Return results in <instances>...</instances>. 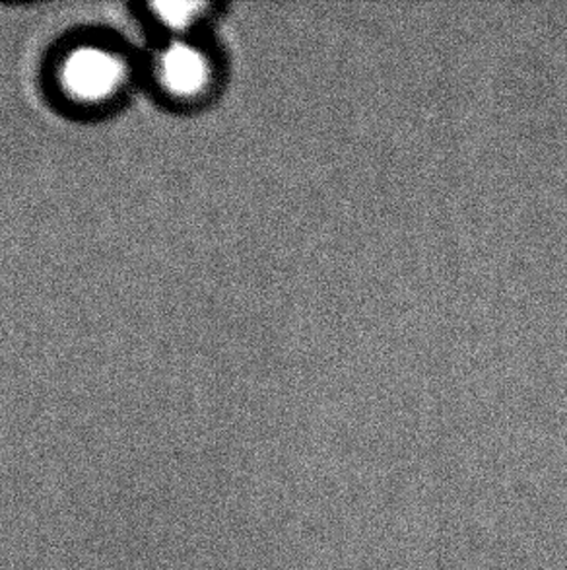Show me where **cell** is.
Wrapping results in <instances>:
<instances>
[{"mask_svg":"<svg viewBox=\"0 0 567 570\" xmlns=\"http://www.w3.org/2000/svg\"><path fill=\"white\" fill-rule=\"evenodd\" d=\"M132 78L129 55L103 39H82L64 47L51 70L57 98L84 114L117 108L131 90Z\"/></svg>","mask_w":567,"mask_h":570,"instance_id":"1","label":"cell"},{"mask_svg":"<svg viewBox=\"0 0 567 570\" xmlns=\"http://www.w3.org/2000/svg\"><path fill=\"white\" fill-rule=\"evenodd\" d=\"M146 67L156 94L173 108H200L222 85V62L200 36L161 39Z\"/></svg>","mask_w":567,"mask_h":570,"instance_id":"2","label":"cell"},{"mask_svg":"<svg viewBox=\"0 0 567 570\" xmlns=\"http://www.w3.org/2000/svg\"><path fill=\"white\" fill-rule=\"evenodd\" d=\"M148 20L160 31L161 39L199 38L216 16L210 2H152L145 7Z\"/></svg>","mask_w":567,"mask_h":570,"instance_id":"3","label":"cell"}]
</instances>
